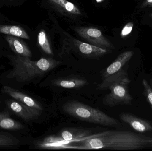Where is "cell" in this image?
Here are the masks:
<instances>
[{
    "instance_id": "15",
    "label": "cell",
    "mask_w": 152,
    "mask_h": 151,
    "mask_svg": "<svg viewBox=\"0 0 152 151\" xmlns=\"http://www.w3.org/2000/svg\"><path fill=\"white\" fill-rule=\"evenodd\" d=\"M0 33L26 40L30 39L25 29L19 26L0 25Z\"/></svg>"
},
{
    "instance_id": "4",
    "label": "cell",
    "mask_w": 152,
    "mask_h": 151,
    "mask_svg": "<svg viewBox=\"0 0 152 151\" xmlns=\"http://www.w3.org/2000/svg\"><path fill=\"white\" fill-rule=\"evenodd\" d=\"M62 109L67 114L82 121L111 127H118L121 126V122L116 119L98 109L76 100L65 103Z\"/></svg>"
},
{
    "instance_id": "16",
    "label": "cell",
    "mask_w": 152,
    "mask_h": 151,
    "mask_svg": "<svg viewBox=\"0 0 152 151\" xmlns=\"http://www.w3.org/2000/svg\"><path fill=\"white\" fill-rule=\"evenodd\" d=\"M18 138L6 132H0V148H14L19 146Z\"/></svg>"
},
{
    "instance_id": "6",
    "label": "cell",
    "mask_w": 152,
    "mask_h": 151,
    "mask_svg": "<svg viewBox=\"0 0 152 151\" xmlns=\"http://www.w3.org/2000/svg\"><path fill=\"white\" fill-rule=\"evenodd\" d=\"M5 103L10 110L26 122L37 118L42 112L16 100H8Z\"/></svg>"
},
{
    "instance_id": "23",
    "label": "cell",
    "mask_w": 152,
    "mask_h": 151,
    "mask_svg": "<svg viewBox=\"0 0 152 151\" xmlns=\"http://www.w3.org/2000/svg\"><path fill=\"white\" fill-rule=\"evenodd\" d=\"M151 137H152V142H151V146H150V148H152V136Z\"/></svg>"
},
{
    "instance_id": "17",
    "label": "cell",
    "mask_w": 152,
    "mask_h": 151,
    "mask_svg": "<svg viewBox=\"0 0 152 151\" xmlns=\"http://www.w3.org/2000/svg\"><path fill=\"white\" fill-rule=\"evenodd\" d=\"M37 43L39 47L44 53L48 55H53L51 46L45 30H41L38 33Z\"/></svg>"
},
{
    "instance_id": "13",
    "label": "cell",
    "mask_w": 152,
    "mask_h": 151,
    "mask_svg": "<svg viewBox=\"0 0 152 151\" xmlns=\"http://www.w3.org/2000/svg\"><path fill=\"white\" fill-rule=\"evenodd\" d=\"M52 84L64 88L77 89L88 85V82L86 80L76 77H67L53 80L52 81Z\"/></svg>"
},
{
    "instance_id": "14",
    "label": "cell",
    "mask_w": 152,
    "mask_h": 151,
    "mask_svg": "<svg viewBox=\"0 0 152 151\" xmlns=\"http://www.w3.org/2000/svg\"><path fill=\"white\" fill-rule=\"evenodd\" d=\"M25 128L24 125L11 118L8 112H0V128L16 131Z\"/></svg>"
},
{
    "instance_id": "20",
    "label": "cell",
    "mask_w": 152,
    "mask_h": 151,
    "mask_svg": "<svg viewBox=\"0 0 152 151\" xmlns=\"http://www.w3.org/2000/svg\"><path fill=\"white\" fill-rule=\"evenodd\" d=\"M148 6H152V0H145L141 6V8H144Z\"/></svg>"
},
{
    "instance_id": "26",
    "label": "cell",
    "mask_w": 152,
    "mask_h": 151,
    "mask_svg": "<svg viewBox=\"0 0 152 151\" xmlns=\"http://www.w3.org/2000/svg\"><path fill=\"white\" fill-rule=\"evenodd\" d=\"M1 103V100H0V103Z\"/></svg>"
},
{
    "instance_id": "11",
    "label": "cell",
    "mask_w": 152,
    "mask_h": 151,
    "mask_svg": "<svg viewBox=\"0 0 152 151\" xmlns=\"http://www.w3.org/2000/svg\"><path fill=\"white\" fill-rule=\"evenodd\" d=\"M11 49L17 56L31 58L32 52L26 44L19 37L7 35L4 37Z\"/></svg>"
},
{
    "instance_id": "24",
    "label": "cell",
    "mask_w": 152,
    "mask_h": 151,
    "mask_svg": "<svg viewBox=\"0 0 152 151\" xmlns=\"http://www.w3.org/2000/svg\"><path fill=\"white\" fill-rule=\"evenodd\" d=\"M150 16H151V17L152 18V13L150 14Z\"/></svg>"
},
{
    "instance_id": "2",
    "label": "cell",
    "mask_w": 152,
    "mask_h": 151,
    "mask_svg": "<svg viewBox=\"0 0 152 151\" xmlns=\"http://www.w3.org/2000/svg\"><path fill=\"white\" fill-rule=\"evenodd\" d=\"M12 69L7 78L25 82L42 76L59 65L61 62L51 58H42L37 61L17 55L9 56Z\"/></svg>"
},
{
    "instance_id": "1",
    "label": "cell",
    "mask_w": 152,
    "mask_h": 151,
    "mask_svg": "<svg viewBox=\"0 0 152 151\" xmlns=\"http://www.w3.org/2000/svg\"><path fill=\"white\" fill-rule=\"evenodd\" d=\"M77 142L70 148L80 150H134L150 148L151 137L125 130H110Z\"/></svg>"
},
{
    "instance_id": "10",
    "label": "cell",
    "mask_w": 152,
    "mask_h": 151,
    "mask_svg": "<svg viewBox=\"0 0 152 151\" xmlns=\"http://www.w3.org/2000/svg\"><path fill=\"white\" fill-rule=\"evenodd\" d=\"M133 51H126L121 53L115 60L109 66L103 73V78H107L122 70V67L132 58Z\"/></svg>"
},
{
    "instance_id": "3",
    "label": "cell",
    "mask_w": 152,
    "mask_h": 151,
    "mask_svg": "<svg viewBox=\"0 0 152 151\" xmlns=\"http://www.w3.org/2000/svg\"><path fill=\"white\" fill-rule=\"evenodd\" d=\"M130 82L127 73L123 69L104 79L97 87V89H109L110 91L104 98V104L109 107L131 105L133 98L129 91Z\"/></svg>"
},
{
    "instance_id": "18",
    "label": "cell",
    "mask_w": 152,
    "mask_h": 151,
    "mask_svg": "<svg viewBox=\"0 0 152 151\" xmlns=\"http://www.w3.org/2000/svg\"><path fill=\"white\" fill-rule=\"evenodd\" d=\"M142 84L144 88L143 95L146 101L150 105L152 110V88L147 80L143 79L142 80Z\"/></svg>"
},
{
    "instance_id": "9",
    "label": "cell",
    "mask_w": 152,
    "mask_h": 151,
    "mask_svg": "<svg viewBox=\"0 0 152 151\" xmlns=\"http://www.w3.org/2000/svg\"><path fill=\"white\" fill-rule=\"evenodd\" d=\"M50 6L59 12L73 17L81 16V11L74 3L67 0H46Z\"/></svg>"
},
{
    "instance_id": "22",
    "label": "cell",
    "mask_w": 152,
    "mask_h": 151,
    "mask_svg": "<svg viewBox=\"0 0 152 151\" xmlns=\"http://www.w3.org/2000/svg\"><path fill=\"white\" fill-rule=\"evenodd\" d=\"M151 86L152 88V79H151Z\"/></svg>"
},
{
    "instance_id": "21",
    "label": "cell",
    "mask_w": 152,
    "mask_h": 151,
    "mask_svg": "<svg viewBox=\"0 0 152 151\" xmlns=\"http://www.w3.org/2000/svg\"><path fill=\"white\" fill-rule=\"evenodd\" d=\"M103 0H96V2L97 3H101V2Z\"/></svg>"
},
{
    "instance_id": "5",
    "label": "cell",
    "mask_w": 152,
    "mask_h": 151,
    "mask_svg": "<svg viewBox=\"0 0 152 151\" xmlns=\"http://www.w3.org/2000/svg\"><path fill=\"white\" fill-rule=\"evenodd\" d=\"M76 33L90 44L105 49L111 50L114 48L113 44L103 35L98 28L86 27H77Z\"/></svg>"
},
{
    "instance_id": "19",
    "label": "cell",
    "mask_w": 152,
    "mask_h": 151,
    "mask_svg": "<svg viewBox=\"0 0 152 151\" xmlns=\"http://www.w3.org/2000/svg\"><path fill=\"white\" fill-rule=\"evenodd\" d=\"M134 23L132 22H129L122 28L121 33V36L122 38L128 35L132 32L134 27Z\"/></svg>"
},
{
    "instance_id": "7",
    "label": "cell",
    "mask_w": 152,
    "mask_h": 151,
    "mask_svg": "<svg viewBox=\"0 0 152 151\" xmlns=\"http://www.w3.org/2000/svg\"><path fill=\"white\" fill-rule=\"evenodd\" d=\"M122 122L128 124L134 130L138 133H145L152 131V124L149 121L137 117L129 113H122L120 114Z\"/></svg>"
},
{
    "instance_id": "25",
    "label": "cell",
    "mask_w": 152,
    "mask_h": 151,
    "mask_svg": "<svg viewBox=\"0 0 152 151\" xmlns=\"http://www.w3.org/2000/svg\"><path fill=\"white\" fill-rule=\"evenodd\" d=\"M7 1H15V0H7Z\"/></svg>"
},
{
    "instance_id": "8",
    "label": "cell",
    "mask_w": 152,
    "mask_h": 151,
    "mask_svg": "<svg viewBox=\"0 0 152 151\" xmlns=\"http://www.w3.org/2000/svg\"><path fill=\"white\" fill-rule=\"evenodd\" d=\"M2 93L13 98L31 108L42 112L43 111L42 105L37 101L29 96L11 87L4 86L1 89Z\"/></svg>"
},
{
    "instance_id": "12",
    "label": "cell",
    "mask_w": 152,
    "mask_h": 151,
    "mask_svg": "<svg viewBox=\"0 0 152 151\" xmlns=\"http://www.w3.org/2000/svg\"><path fill=\"white\" fill-rule=\"evenodd\" d=\"M75 44L81 54L90 57L101 56L107 54L110 51L109 50L77 40H75Z\"/></svg>"
}]
</instances>
